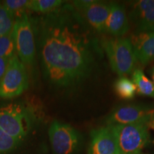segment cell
<instances>
[{
	"label": "cell",
	"mask_w": 154,
	"mask_h": 154,
	"mask_svg": "<svg viewBox=\"0 0 154 154\" xmlns=\"http://www.w3.org/2000/svg\"><path fill=\"white\" fill-rule=\"evenodd\" d=\"M9 59H9V58L0 57V81L3 78L4 75H5L6 71H7V69L9 65Z\"/></svg>",
	"instance_id": "obj_21"
},
{
	"label": "cell",
	"mask_w": 154,
	"mask_h": 154,
	"mask_svg": "<svg viewBox=\"0 0 154 154\" xmlns=\"http://www.w3.org/2000/svg\"><path fill=\"white\" fill-rule=\"evenodd\" d=\"M133 82L136 86L138 93L140 95L154 98V84L148 79L143 71L136 69L132 73Z\"/></svg>",
	"instance_id": "obj_14"
},
{
	"label": "cell",
	"mask_w": 154,
	"mask_h": 154,
	"mask_svg": "<svg viewBox=\"0 0 154 154\" xmlns=\"http://www.w3.org/2000/svg\"><path fill=\"white\" fill-rule=\"evenodd\" d=\"M129 17L136 32H154V0H140L131 5Z\"/></svg>",
	"instance_id": "obj_10"
},
{
	"label": "cell",
	"mask_w": 154,
	"mask_h": 154,
	"mask_svg": "<svg viewBox=\"0 0 154 154\" xmlns=\"http://www.w3.org/2000/svg\"><path fill=\"white\" fill-rule=\"evenodd\" d=\"M71 4L92 29L99 33H104L106 22L110 11L111 2L82 0L73 1Z\"/></svg>",
	"instance_id": "obj_9"
},
{
	"label": "cell",
	"mask_w": 154,
	"mask_h": 154,
	"mask_svg": "<svg viewBox=\"0 0 154 154\" xmlns=\"http://www.w3.org/2000/svg\"><path fill=\"white\" fill-rule=\"evenodd\" d=\"M36 26L42 70L51 85L74 87L91 75L103 51L72 4L44 14Z\"/></svg>",
	"instance_id": "obj_1"
},
{
	"label": "cell",
	"mask_w": 154,
	"mask_h": 154,
	"mask_svg": "<svg viewBox=\"0 0 154 154\" xmlns=\"http://www.w3.org/2000/svg\"><path fill=\"white\" fill-rule=\"evenodd\" d=\"M49 137L54 154H74L82 143V136L78 131L58 121L51 123Z\"/></svg>",
	"instance_id": "obj_8"
},
{
	"label": "cell",
	"mask_w": 154,
	"mask_h": 154,
	"mask_svg": "<svg viewBox=\"0 0 154 154\" xmlns=\"http://www.w3.org/2000/svg\"><path fill=\"white\" fill-rule=\"evenodd\" d=\"M34 121L33 111L22 103H11L0 108V128L19 141L28 134Z\"/></svg>",
	"instance_id": "obj_3"
},
{
	"label": "cell",
	"mask_w": 154,
	"mask_h": 154,
	"mask_svg": "<svg viewBox=\"0 0 154 154\" xmlns=\"http://www.w3.org/2000/svg\"><path fill=\"white\" fill-rule=\"evenodd\" d=\"M88 154H120L110 126L101 127L92 131Z\"/></svg>",
	"instance_id": "obj_11"
},
{
	"label": "cell",
	"mask_w": 154,
	"mask_h": 154,
	"mask_svg": "<svg viewBox=\"0 0 154 154\" xmlns=\"http://www.w3.org/2000/svg\"><path fill=\"white\" fill-rule=\"evenodd\" d=\"M151 77H152V80H153V82L154 84V67L152 69V72H151Z\"/></svg>",
	"instance_id": "obj_22"
},
{
	"label": "cell",
	"mask_w": 154,
	"mask_h": 154,
	"mask_svg": "<svg viewBox=\"0 0 154 154\" xmlns=\"http://www.w3.org/2000/svg\"><path fill=\"white\" fill-rule=\"evenodd\" d=\"M20 142L0 128V154H7L14 151Z\"/></svg>",
	"instance_id": "obj_20"
},
{
	"label": "cell",
	"mask_w": 154,
	"mask_h": 154,
	"mask_svg": "<svg viewBox=\"0 0 154 154\" xmlns=\"http://www.w3.org/2000/svg\"><path fill=\"white\" fill-rule=\"evenodd\" d=\"M129 38L137 61L145 65L154 60V32H136Z\"/></svg>",
	"instance_id": "obj_12"
},
{
	"label": "cell",
	"mask_w": 154,
	"mask_h": 154,
	"mask_svg": "<svg viewBox=\"0 0 154 154\" xmlns=\"http://www.w3.org/2000/svg\"><path fill=\"white\" fill-rule=\"evenodd\" d=\"M14 22V17L0 2V37L12 32Z\"/></svg>",
	"instance_id": "obj_18"
},
{
	"label": "cell",
	"mask_w": 154,
	"mask_h": 154,
	"mask_svg": "<svg viewBox=\"0 0 154 154\" xmlns=\"http://www.w3.org/2000/svg\"><path fill=\"white\" fill-rule=\"evenodd\" d=\"M17 54L12 32L0 37V57L11 59Z\"/></svg>",
	"instance_id": "obj_19"
},
{
	"label": "cell",
	"mask_w": 154,
	"mask_h": 154,
	"mask_svg": "<svg viewBox=\"0 0 154 154\" xmlns=\"http://www.w3.org/2000/svg\"><path fill=\"white\" fill-rule=\"evenodd\" d=\"M101 45L116 74L119 76H126L134 72L137 60L129 38H104Z\"/></svg>",
	"instance_id": "obj_2"
},
{
	"label": "cell",
	"mask_w": 154,
	"mask_h": 154,
	"mask_svg": "<svg viewBox=\"0 0 154 154\" xmlns=\"http://www.w3.org/2000/svg\"><path fill=\"white\" fill-rule=\"evenodd\" d=\"M107 126L145 124L154 128V106L129 104L115 108L107 117Z\"/></svg>",
	"instance_id": "obj_7"
},
{
	"label": "cell",
	"mask_w": 154,
	"mask_h": 154,
	"mask_svg": "<svg viewBox=\"0 0 154 154\" xmlns=\"http://www.w3.org/2000/svg\"><path fill=\"white\" fill-rule=\"evenodd\" d=\"M116 94L121 99H131L136 95L137 88L133 81L126 76H120L114 83Z\"/></svg>",
	"instance_id": "obj_15"
},
{
	"label": "cell",
	"mask_w": 154,
	"mask_h": 154,
	"mask_svg": "<svg viewBox=\"0 0 154 154\" xmlns=\"http://www.w3.org/2000/svg\"><path fill=\"white\" fill-rule=\"evenodd\" d=\"M64 2L61 0H29V10L47 14L60 8Z\"/></svg>",
	"instance_id": "obj_16"
},
{
	"label": "cell",
	"mask_w": 154,
	"mask_h": 154,
	"mask_svg": "<svg viewBox=\"0 0 154 154\" xmlns=\"http://www.w3.org/2000/svg\"><path fill=\"white\" fill-rule=\"evenodd\" d=\"M1 3L14 17L15 20L23 15L27 14L29 0H5Z\"/></svg>",
	"instance_id": "obj_17"
},
{
	"label": "cell",
	"mask_w": 154,
	"mask_h": 154,
	"mask_svg": "<svg viewBox=\"0 0 154 154\" xmlns=\"http://www.w3.org/2000/svg\"><path fill=\"white\" fill-rule=\"evenodd\" d=\"M29 79L26 66L14 55L9 59L7 71L0 81V98L13 99L27 90Z\"/></svg>",
	"instance_id": "obj_6"
},
{
	"label": "cell",
	"mask_w": 154,
	"mask_h": 154,
	"mask_svg": "<svg viewBox=\"0 0 154 154\" xmlns=\"http://www.w3.org/2000/svg\"><path fill=\"white\" fill-rule=\"evenodd\" d=\"M116 140L120 154H141L149 141V127L145 124L109 126Z\"/></svg>",
	"instance_id": "obj_4"
},
{
	"label": "cell",
	"mask_w": 154,
	"mask_h": 154,
	"mask_svg": "<svg viewBox=\"0 0 154 154\" xmlns=\"http://www.w3.org/2000/svg\"><path fill=\"white\" fill-rule=\"evenodd\" d=\"M17 55L25 66H32L36 55L34 32L28 14L15 20L12 30Z\"/></svg>",
	"instance_id": "obj_5"
},
{
	"label": "cell",
	"mask_w": 154,
	"mask_h": 154,
	"mask_svg": "<svg viewBox=\"0 0 154 154\" xmlns=\"http://www.w3.org/2000/svg\"><path fill=\"white\" fill-rule=\"evenodd\" d=\"M128 29L129 23L124 5L117 2H111L104 33L114 37H121L127 33Z\"/></svg>",
	"instance_id": "obj_13"
}]
</instances>
